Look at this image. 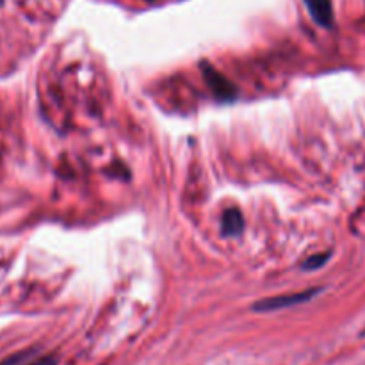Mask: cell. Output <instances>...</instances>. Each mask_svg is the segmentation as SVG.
Segmentation results:
<instances>
[{"label":"cell","instance_id":"obj_1","mask_svg":"<svg viewBox=\"0 0 365 365\" xmlns=\"http://www.w3.org/2000/svg\"><path fill=\"white\" fill-rule=\"evenodd\" d=\"M323 291L321 287L317 289H307V291L302 292H292V294H284V296H273V298H266L257 302L255 305L252 307L255 312H273V310L280 309H289V307L302 305V303L310 302L314 296H317Z\"/></svg>","mask_w":365,"mask_h":365},{"label":"cell","instance_id":"obj_2","mask_svg":"<svg viewBox=\"0 0 365 365\" xmlns=\"http://www.w3.org/2000/svg\"><path fill=\"white\" fill-rule=\"evenodd\" d=\"M202 66H203V77H205L207 84H209V88L212 89L214 95H216L220 100H234L235 95H237L235 86L232 84L225 75H221L214 66H209V64L205 63H203Z\"/></svg>","mask_w":365,"mask_h":365},{"label":"cell","instance_id":"obj_3","mask_svg":"<svg viewBox=\"0 0 365 365\" xmlns=\"http://www.w3.org/2000/svg\"><path fill=\"white\" fill-rule=\"evenodd\" d=\"M56 359L52 355H39L38 349H24V351L13 353L4 359L0 365H53Z\"/></svg>","mask_w":365,"mask_h":365},{"label":"cell","instance_id":"obj_4","mask_svg":"<svg viewBox=\"0 0 365 365\" xmlns=\"http://www.w3.org/2000/svg\"><path fill=\"white\" fill-rule=\"evenodd\" d=\"M309 7V13L321 27H331L334 25V6L331 0H303Z\"/></svg>","mask_w":365,"mask_h":365},{"label":"cell","instance_id":"obj_5","mask_svg":"<svg viewBox=\"0 0 365 365\" xmlns=\"http://www.w3.org/2000/svg\"><path fill=\"white\" fill-rule=\"evenodd\" d=\"M221 230H223V235H228V237L241 235L242 230H245V217H242V214L237 209L225 210L223 220H221Z\"/></svg>","mask_w":365,"mask_h":365},{"label":"cell","instance_id":"obj_6","mask_svg":"<svg viewBox=\"0 0 365 365\" xmlns=\"http://www.w3.org/2000/svg\"><path fill=\"white\" fill-rule=\"evenodd\" d=\"M328 259H330V253H319V255H312L310 259H307L305 262L302 264V267L305 271L319 269V267H323L324 264L328 262Z\"/></svg>","mask_w":365,"mask_h":365},{"label":"cell","instance_id":"obj_7","mask_svg":"<svg viewBox=\"0 0 365 365\" xmlns=\"http://www.w3.org/2000/svg\"><path fill=\"white\" fill-rule=\"evenodd\" d=\"M4 2V0H0V4H2Z\"/></svg>","mask_w":365,"mask_h":365}]
</instances>
